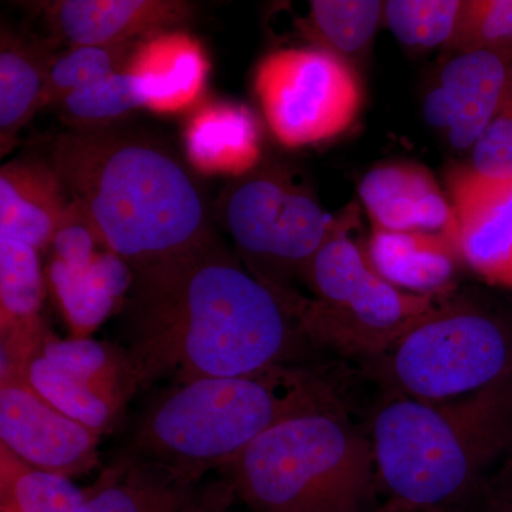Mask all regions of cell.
<instances>
[{
	"label": "cell",
	"mask_w": 512,
	"mask_h": 512,
	"mask_svg": "<svg viewBox=\"0 0 512 512\" xmlns=\"http://www.w3.org/2000/svg\"><path fill=\"white\" fill-rule=\"evenodd\" d=\"M124 340L134 387L296 365L308 339L288 303L212 235L133 269Z\"/></svg>",
	"instance_id": "1"
},
{
	"label": "cell",
	"mask_w": 512,
	"mask_h": 512,
	"mask_svg": "<svg viewBox=\"0 0 512 512\" xmlns=\"http://www.w3.org/2000/svg\"><path fill=\"white\" fill-rule=\"evenodd\" d=\"M47 163L89 215L103 247L133 269L214 235L200 185L156 138L116 126L67 131L53 141Z\"/></svg>",
	"instance_id": "2"
},
{
	"label": "cell",
	"mask_w": 512,
	"mask_h": 512,
	"mask_svg": "<svg viewBox=\"0 0 512 512\" xmlns=\"http://www.w3.org/2000/svg\"><path fill=\"white\" fill-rule=\"evenodd\" d=\"M342 406L335 382L299 363L174 383L140 417L121 457L197 480L231 466L278 424Z\"/></svg>",
	"instance_id": "3"
},
{
	"label": "cell",
	"mask_w": 512,
	"mask_h": 512,
	"mask_svg": "<svg viewBox=\"0 0 512 512\" xmlns=\"http://www.w3.org/2000/svg\"><path fill=\"white\" fill-rule=\"evenodd\" d=\"M369 437L383 512H453L512 454V375L446 402L390 397Z\"/></svg>",
	"instance_id": "4"
},
{
	"label": "cell",
	"mask_w": 512,
	"mask_h": 512,
	"mask_svg": "<svg viewBox=\"0 0 512 512\" xmlns=\"http://www.w3.org/2000/svg\"><path fill=\"white\" fill-rule=\"evenodd\" d=\"M227 470L261 512H365L377 488L372 441L343 406L278 424Z\"/></svg>",
	"instance_id": "5"
},
{
	"label": "cell",
	"mask_w": 512,
	"mask_h": 512,
	"mask_svg": "<svg viewBox=\"0 0 512 512\" xmlns=\"http://www.w3.org/2000/svg\"><path fill=\"white\" fill-rule=\"evenodd\" d=\"M352 212L303 269L313 298L293 293L289 308L309 343L343 356L382 355L451 293L421 295L397 288L352 235Z\"/></svg>",
	"instance_id": "6"
},
{
	"label": "cell",
	"mask_w": 512,
	"mask_h": 512,
	"mask_svg": "<svg viewBox=\"0 0 512 512\" xmlns=\"http://www.w3.org/2000/svg\"><path fill=\"white\" fill-rule=\"evenodd\" d=\"M366 372L392 397L446 402L512 375V316L448 295Z\"/></svg>",
	"instance_id": "7"
},
{
	"label": "cell",
	"mask_w": 512,
	"mask_h": 512,
	"mask_svg": "<svg viewBox=\"0 0 512 512\" xmlns=\"http://www.w3.org/2000/svg\"><path fill=\"white\" fill-rule=\"evenodd\" d=\"M218 217L249 271L281 295L296 292L293 276L302 275L339 222L276 167L254 168L229 184Z\"/></svg>",
	"instance_id": "8"
},
{
	"label": "cell",
	"mask_w": 512,
	"mask_h": 512,
	"mask_svg": "<svg viewBox=\"0 0 512 512\" xmlns=\"http://www.w3.org/2000/svg\"><path fill=\"white\" fill-rule=\"evenodd\" d=\"M255 93L272 133L291 148L345 133L363 103L353 64L315 46L265 56L256 69Z\"/></svg>",
	"instance_id": "9"
},
{
	"label": "cell",
	"mask_w": 512,
	"mask_h": 512,
	"mask_svg": "<svg viewBox=\"0 0 512 512\" xmlns=\"http://www.w3.org/2000/svg\"><path fill=\"white\" fill-rule=\"evenodd\" d=\"M0 443L29 466L67 477L99 466L100 434L70 419L2 362Z\"/></svg>",
	"instance_id": "10"
},
{
	"label": "cell",
	"mask_w": 512,
	"mask_h": 512,
	"mask_svg": "<svg viewBox=\"0 0 512 512\" xmlns=\"http://www.w3.org/2000/svg\"><path fill=\"white\" fill-rule=\"evenodd\" d=\"M511 92L512 50L453 52L424 96V120L451 147L473 150Z\"/></svg>",
	"instance_id": "11"
},
{
	"label": "cell",
	"mask_w": 512,
	"mask_h": 512,
	"mask_svg": "<svg viewBox=\"0 0 512 512\" xmlns=\"http://www.w3.org/2000/svg\"><path fill=\"white\" fill-rule=\"evenodd\" d=\"M457 220V251L488 284L512 289V180H493L470 165L447 175Z\"/></svg>",
	"instance_id": "12"
},
{
	"label": "cell",
	"mask_w": 512,
	"mask_h": 512,
	"mask_svg": "<svg viewBox=\"0 0 512 512\" xmlns=\"http://www.w3.org/2000/svg\"><path fill=\"white\" fill-rule=\"evenodd\" d=\"M42 6L55 35L72 47L134 43L183 25L195 10L184 0H57Z\"/></svg>",
	"instance_id": "13"
},
{
	"label": "cell",
	"mask_w": 512,
	"mask_h": 512,
	"mask_svg": "<svg viewBox=\"0 0 512 512\" xmlns=\"http://www.w3.org/2000/svg\"><path fill=\"white\" fill-rule=\"evenodd\" d=\"M359 194L373 228L443 232L457 247V220L450 198L421 165H379L363 177Z\"/></svg>",
	"instance_id": "14"
},
{
	"label": "cell",
	"mask_w": 512,
	"mask_h": 512,
	"mask_svg": "<svg viewBox=\"0 0 512 512\" xmlns=\"http://www.w3.org/2000/svg\"><path fill=\"white\" fill-rule=\"evenodd\" d=\"M72 198L52 165L13 158L0 168V237L50 248Z\"/></svg>",
	"instance_id": "15"
},
{
	"label": "cell",
	"mask_w": 512,
	"mask_h": 512,
	"mask_svg": "<svg viewBox=\"0 0 512 512\" xmlns=\"http://www.w3.org/2000/svg\"><path fill=\"white\" fill-rule=\"evenodd\" d=\"M46 281L74 338L86 339L130 292L133 268L109 249L97 252L84 268H73L52 256Z\"/></svg>",
	"instance_id": "16"
},
{
	"label": "cell",
	"mask_w": 512,
	"mask_h": 512,
	"mask_svg": "<svg viewBox=\"0 0 512 512\" xmlns=\"http://www.w3.org/2000/svg\"><path fill=\"white\" fill-rule=\"evenodd\" d=\"M367 251L377 271L397 288L421 295L453 292L451 281L461 259L443 232L373 228Z\"/></svg>",
	"instance_id": "17"
},
{
	"label": "cell",
	"mask_w": 512,
	"mask_h": 512,
	"mask_svg": "<svg viewBox=\"0 0 512 512\" xmlns=\"http://www.w3.org/2000/svg\"><path fill=\"white\" fill-rule=\"evenodd\" d=\"M57 53L52 40L28 39L2 28L0 37V156L15 147L22 128L43 109Z\"/></svg>",
	"instance_id": "18"
},
{
	"label": "cell",
	"mask_w": 512,
	"mask_h": 512,
	"mask_svg": "<svg viewBox=\"0 0 512 512\" xmlns=\"http://www.w3.org/2000/svg\"><path fill=\"white\" fill-rule=\"evenodd\" d=\"M137 43L126 69L140 74L150 89L148 109L173 113L195 103L208 63L200 43L181 32H160Z\"/></svg>",
	"instance_id": "19"
},
{
	"label": "cell",
	"mask_w": 512,
	"mask_h": 512,
	"mask_svg": "<svg viewBox=\"0 0 512 512\" xmlns=\"http://www.w3.org/2000/svg\"><path fill=\"white\" fill-rule=\"evenodd\" d=\"M185 150L202 173L242 177L259 160L258 124L245 107L208 104L187 124Z\"/></svg>",
	"instance_id": "20"
},
{
	"label": "cell",
	"mask_w": 512,
	"mask_h": 512,
	"mask_svg": "<svg viewBox=\"0 0 512 512\" xmlns=\"http://www.w3.org/2000/svg\"><path fill=\"white\" fill-rule=\"evenodd\" d=\"M40 252L25 242L0 237V335L43 328L40 318L46 276Z\"/></svg>",
	"instance_id": "21"
},
{
	"label": "cell",
	"mask_w": 512,
	"mask_h": 512,
	"mask_svg": "<svg viewBox=\"0 0 512 512\" xmlns=\"http://www.w3.org/2000/svg\"><path fill=\"white\" fill-rule=\"evenodd\" d=\"M40 343L19 362H2L18 369L40 397L70 419L99 434L110 430L121 410L94 392L89 384L49 362L40 352Z\"/></svg>",
	"instance_id": "22"
},
{
	"label": "cell",
	"mask_w": 512,
	"mask_h": 512,
	"mask_svg": "<svg viewBox=\"0 0 512 512\" xmlns=\"http://www.w3.org/2000/svg\"><path fill=\"white\" fill-rule=\"evenodd\" d=\"M39 349L49 362L89 384L117 409H123L137 390L123 349L90 338L60 340L50 333Z\"/></svg>",
	"instance_id": "23"
},
{
	"label": "cell",
	"mask_w": 512,
	"mask_h": 512,
	"mask_svg": "<svg viewBox=\"0 0 512 512\" xmlns=\"http://www.w3.org/2000/svg\"><path fill=\"white\" fill-rule=\"evenodd\" d=\"M383 9L379 0H313L302 30L315 47L352 63L369 49Z\"/></svg>",
	"instance_id": "24"
},
{
	"label": "cell",
	"mask_w": 512,
	"mask_h": 512,
	"mask_svg": "<svg viewBox=\"0 0 512 512\" xmlns=\"http://www.w3.org/2000/svg\"><path fill=\"white\" fill-rule=\"evenodd\" d=\"M150 104L147 80L128 69L103 77L56 104L57 113L72 130L116 126L133 111Z\"/></svg>",
	"instance_id": "25"
},
{
	"label": "cell",
	"mask_w": 512,
	"mask_h": 512,
	"mask_svg": "<svg viewBox=\"0 0 512 512\" xmlns=\"http://www.w3.org/2000/svg\"><path fill=\"white\" fill-rule=\"evenodd\" d=\"M3 500L13 512H82L86 498L67 477L29 466L0 443Z\"/></svg>",
	"instance_id": "26"
},
{
	"label": "cell",
	"mask_w": 512,
	"mask_h": 512,
	"mask_svg": "<svg viewBox=\"0 0 512 512\" xmlns=\"http://www.w3.org/2000/svg\"><path fill=\"white\" fill-rule=\"evenodd\" d=\"M463 0H389L383 23L402 45L423 50L450 45Z\"/></svg>",
	"instance_id": "27"
},
{
	"label": "cell",
	"mask_w": 512,
	"mask_h": 512,
	"mask_svg": "<svg viewBox=\"0 0 512 512\" xmlns=\"http://www.w3.org/2000/svg\"><path fill=\"white\" fill-rule=\"evenodd\" d=\"M136 45L74 46L69 52L60 53L47 79L43 109L56 106L70 93L126 69Z\"/></svg>",
	"instance_id": "28"
},
{
	"label": "cell",
	"mask_w": 512,
	"mask_h": 512,
	"mask_svg": "<svg viewBox=\"0 0 512 512\" xmlns=\"http://www.w3.org/2000/svg\"><path fill=\"white\" fill-rule=\"evenodd\" d=\"M447 49L512 50V0H463Z\"/></svg>",
	"instance_id": "29"
},
{
	"label": "cell",
	"mask_w": 512,
	"mask_h": 512,
	"mask_svg": "<svg viewBox=\"0 0 512 512\" xmlns=\"http://www.w3.org/2000/svg\"><path fill=\"white\" fill-rule=\"evenodd\" d=\"M476 173L493 180H512V92L471 150Z\"/></svg>",
	"instance_id": "30"
},
{
	"label": "cell",
	"mask_w": 512,
	"mask_h": 512,
	"mask_svg": "<svg viewBox=\"0 0 512 512\" xmlns=\"http://www.w3.org/2000/svg\"><path fill=\"white\" fill-rule=\"evenodd\" d=\"M99 247L103 244L92 220L79 202L72 200L50 244L52 256L73 268H84L92 264Z\"/></svg>",
	"instance_id": "31"
},
{
	"label": "cell",
	"mask_w": 512,
	"mask_h": 512,
	"mask_svg": "<svg viewBox=\"0 0 512 512\" xmlns=\"http://www.w3.org/2000/svg\"><path fill=\"white\" fill-rule=\"evenodd\" d=\"M453 512H512V454Z\"/></svg>",
	"instance_id": "32"
},
{
	"label": "cell",
	"mask_w": 512,
	"mask_h": 512,
	"mask_svg": "<svg viewBox=\"0 0 512 512\" xmlns=\"http://www.w3.org/2000/svg\"><path fill=\"white\" fill-rule=\"evenodd\" d=\"M124 477V483H107L93 497L86 500L82 512H143L140 491L133 470L121 460L116 463Z\"/></svg>",
	"instance_id": "33"
},
{
	"label": "cell",
	"mask_w": 512,
	"mask_h": 512,
	"mask_svg": "<svg viewBox=\"0 0 512 512\" xmlns=\"http://www.w3.org/2000/svg\"><path fill=\"white\" fill-rule=\"evenodd\" d=\"M377 512H383V511H382V510H380V511H377Z\"/></svg>",
	"instance_id": "34"
}]
</instances>
